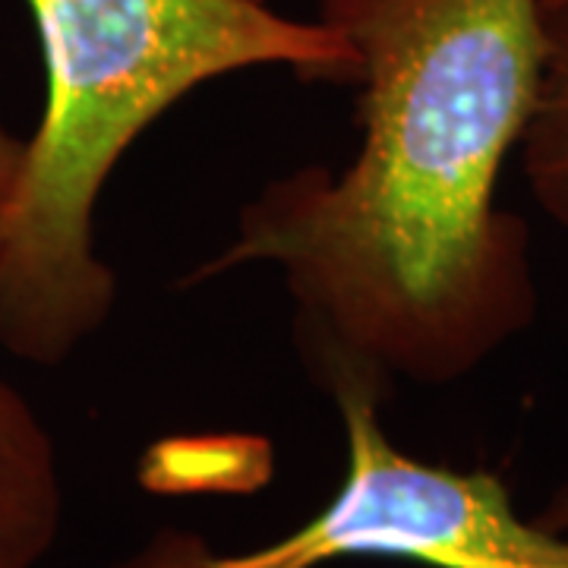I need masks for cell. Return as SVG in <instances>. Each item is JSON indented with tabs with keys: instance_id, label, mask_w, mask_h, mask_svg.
I'll return each instance as SVG.
<instances>
[{
	"instance_id": "6da1fadb",
	"label": "cell",
	"mask_w": 568,
	"mask_h": 568,
	"mask_svg": "<svg viewBox=\"0 0 568 568\" xmlns=\"http://www.w3.org/2000/svg\"><path fill=\"white\" fill-rule=\"evenodd\" d=\"M357 51L361 149L265 183L190 282L282 272L332 398L452 386L537 316L528 224L499 178L540 95V0H323Z\"/></svg>"
},
{
	"instance_id": "7a4b0ae2",
	"label": "cell",
	"mask_w": 568,
	"mask_h": 568,
	"mask_svg": "<svg viewBox=\"0 0 568 568\" xmlns=\"http://www.w3.org/2000/svg\"><path fill=\"white\" fill-rule=\"evenodd\" d=\"M44 58V114L0 265V347L61 366L118 304L95 250V209L126 149L205 82L284 67L357 82L351 41L263 0H26Z\"/></svg>"
},
{
	"instance_id": "3957f363",
	"label": "cell",
	"mask_w": 568,
	"mask_h": 568,
	"mask_svg": "<svg viewBox=\"0 0 568 568\" xmlns=\"http://www.w3.org/2000/svg\"><path fill=\"white\" fill-rule=\"evenodd\" d=\"M345 484L294 534L222 552L193 530H155L111 568H320L332 559H407L429 568H568V534L525 518L489 470L426 465L392 446L379 402L338 395Z\"/></svg>"
},
{
	"instance_id": "277c9868",
	"label": "cell",
	"mask_w": 568,
	"mask_h": 568,
	"mask_svg": "<svg viewBox=\"0 0 568 568\" xmlns=\"http://www.w3.org/2000/svg\"><path fill=\"white\" fill-rule=\"evenodd\" d=\"M61 525L54 439L26 395L0 379V568H39Z\"/></svg>"
},
{
	"instance_id": "5b68a950",
	"label": "cell",
	"mask_w": 568,
	"mask_h": 568,
	"mask_svg": "<svg viewBox=\"0 0 568 568\" xmlns=\"http://www.w3.org/2000/svg\"><path fill=\"white\" fill-rule=\"evenodd\" d=\"M544 29L547 58L540 95L518 155L530 196L568 234V0L544 7Z\"/></svg>"
},
{
	"instance_id": "8992f818",
	"label": "cell",
	"mask_w": 568,
	"mask_h": 568,
	"mask_svg": "<svg viewBox=\"0 0 568 568\" xmlns=\"http://www.w3.org/2000/svg\"><path fill=\"white\" fill-rule=\"evenodd\" d=\"M26 155H29V136H17L0 123V265H3V253H7L13 209L20 200Z\"/></svg>"
},
{
	"instance_id": "52a82bcc",
	"label": "cell",
	"mask_w": 568,
	"mask_h": 568,
	"mask_svg": "<svg viewBox=\"0 0 568 568\" xmlns=\"http://www.w3.org/2000/svg\"><path fill=\"white\" fill-rule=\"evenodd\" d=\"M537 521L544 528L556 530V534H568V487H562L552 496V503L537 515Z\"/></svg>"
},
{
	"instance_id": "ba28073f",
	"label": "cell",
	"mask_w": 568,
	"mask_h": 568,
	"mask_svg": "<svg viewBox=\"0 0 568 568\" xmlns=\"http://www.w3.org/2000/svg\"><path fill=\"white\" fill-rule=\"evenodd\" d=\"M540 3H544V7H547V3H559V0H540Z\"/></svg>"
}]
</instances>
